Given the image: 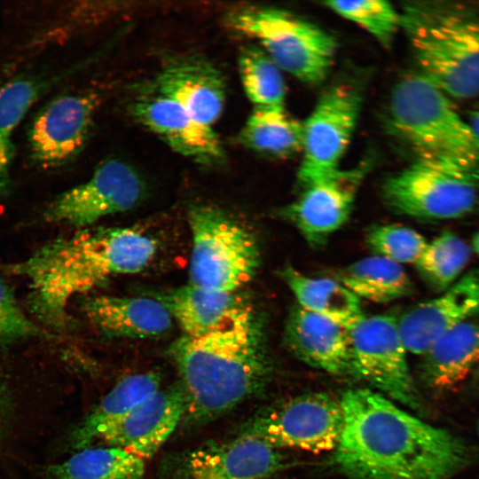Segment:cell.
Wrapping results in <instances>:
<instances>
[{"mask_svg": "<svg viewBox=\"0 0 479 479\" xmlns=\"http://www.w3.org/2000/svg\"><path fill=\"white\" fill-rule=\"evenodd\" d=\"M334 461L353 479H449L469 461L466 444L396 405L381 393L349 389Z\"/></svg>", "mask_w": 479, "mask_h": 479, "instance_id": "cell-1", "label": "cell"}, {"mask_svg": "<svg viewBox=\"0 0 479 479\" xmlns=\"http://www.w3.org/2000/svg\"><path fill=\"white\" fill-rule=\"evenodd\" d=\"M156 250L154 239L133 228H83L44 245L8 271L28 280L34 317L62 330L69 322L72 298L111 276L142 271Z\"/></svg>", "mask_w": 479, "mask_h": 479, "instance_id": "cell-2", "label": "cell"}, {"mask_svg": "<svg viewBox=\"0 0 479 479\" xmlns=\"http://www.w3.org/2000/svg\"><path fill=\"white\" fill-rule=\"evenodd\" d=\"M186 408L197 419L217 416L261 389L270 373L262 318L255 310L210 334H183L170 346Z\"/></svg>", "mask_w": 479, "mask_h": 479, "instance_id": "cell-3", "label": "cell"}, {"mask_svg": "<svg viewBox=\"0 0 479 479\" xmlns=\"http://www.w3.org/2000/svg\"><path fill=\"white\" fill-rule=\"evenodd\" d=\"M400 15L420 74L449 98L479 97V3L415 1Z\"/></svg>", "mask_w": 479, "mask_h": 479, "instance_id": "cell-4", "label": "cell"}, {"mask_svg": "<svg viewBox=\"0 0 479 479\" xmlns=\"http://www.w3.org/2000/svg\"><path fill=\"white\" fill-rule=\"evenodd\" d=\"M391 129L419 159L479 166V140L450 98L420 74L401 79L389 103Z\"/></svg>", "mask_w": 479, "mask_h": 479, "instance_id": "cell-5", "label": "cell"}, {"mask_svg": "<svg viewBox=\"0 0 479 479\" xmlns=\"http://www.w3.org/2000/svg\"><path fill=\"white\" fill-rule=\"evenodd\" d=\"M192 238L191 284L240 291L255 275L260 253L255 236L220 208L192 206L188 212Z\"/></svg>", "mask_w": 479, "mask_h": 479, "instance_id": "cell-6", "label": "cell"}, {"mask_svg": "<svg viewBox=\"0 0 479 479\" xmlns=\"http://www.w3.org/2000/svg\"><path fill=\"white\" fill-rule=\"evenodd\" d=\"M386 204L417 218L463 217L479 206V166L418 159L383 185Z\"/></svg>", "mask_w": 479, "mask_h": 479, "instance_id": "cell-7", "label": "cell"}, {"mask_svg": "<svg viewBox=\"0 0 479 479\" xmlns=\"http://www.w3.org/2000/svg\"><path fill=\"white\" fill-rule=\"evenodd\" d=\"M228 22L235 30L256 39L280 70L306 83L322 82L332 67L334 38L285 10L246 8L231 14Z\"/></svg>", "mask_w": 479, "mask_h": 479, "instance_id": "cell-8", "label": "cell"}, {"mask_svg": "<svg viewBox=\"0 0 479 479\" xmlns=\"http://www.w3.org/2000/svg\"><path fill=\"white\" fill-rule=\"evenodd\" d=\"M344 426L340 401L326 393L292 397L255 419L245 433L276 449L334 451Z\"/></svg>", "mask_w": 479, "mask_h": 479, "instance_id": "cell-9", "label": "cell"}, {"mask_svg": "<svg viewBox=\"0 0 479 479\" xmlns=\"http://www.w3.org/2000/svg\"><path fill=\"white\" fill-rule=\"evenodd\" d=\"M355 86L339 83L320 97L302 123V159L298 171L305 185L339 169L354 132L361 107Z\"/></svg>", "mask_w": 479, "mask_h": 479, "instance_id": "cell-10", "label": "cell"}, {"mask_svg": "<svg viewBox=\"0 0 479 479\" xmlns=\"http://www.w3.org/2000/svg\"><path fill=\"white\" fill-rule=\"evenodd\" d=\"M350 330L360 379L411 409L421 408L412 380L407 350L393 315L364 316Z\"/></svg>", "mask_w": 479, "mask_h": 479, "instance_id": "cell-11", "label": "cell"}, {"mask_svg": "<svg viewBox=\"0 0 479 479\" xmlns=\"http://www.w3.org/2000/svg\"><path fill=\"white\" fill-rule=\"evenodd\" d=\"M90 91L60 94L46 102L27 130L29 159L43 169L61 168L84 148L98 106Z\"/></svg>", "mask_w": 479, "mask_h": 479, "instance_id": "cell-12", "label": "cell"}, {"mask_svg": "<svg viewBox=\"0 0 479 479\" xmlns=\"http://www.w3.org/2000/svg\"><path fill=\"white\" fill-rule=\"evenodd\" d=\"M144 192L145 184L130 165L108 160L86 182L52 200L44 208L43 217L49 223L83 229L105 216L130 209Z\"/></svg>", "mask_w": 479, "mask_h": 479, "instance_id": "cell-13", "label": "cell"}, {"mask_svg": "<svg viewBox=\"0 0 479 479\" xmlns=\"http://www.w3.org/2000/svg\"><path fill=\"white\" fill-rule=\"evenodd\" d=\"M367 166L334 172L302 185L283 214L312 247L323 245L348 220Z\"/></svg>", "mask_w": 479, "mask_h": 479, "instance_id": "cell-14", "label": "cell"}, {"mask_svg": "<svg viewBox=\"0 0 479 479\" xmlns=\"http://www.w3.org/2000/svg\"><path fill=\"white\" fill-rule=\"evenodd\" d=\"M479 316V267L472 269L440 295L420 302L397 318L407 350L422 356L443 334Z\"/></svg>", "mask_w": 479, "mask_h": 479, "instance_id": "cell-15", "label": "cell"}, {"mask_svg": "<svg viewBox=\"0 0 479 479\" xmlns=\"http://www.w3.org/2000/svg\"><path fill=\"white\" fill-rule=\"evenodd\" d=\"M131 113L171 149L194 161L214 165L225 158L212 127L200 123L180 105L154 90L137 97Z\"/></svg>", "mask_w": 479, "mask_h": 479, "instance_id": "cell-16", "label": "cell"}, {"mask_svg": "<svg viewBox=\"0 0 479 479\" xmlns=\"http://www.w3.org/2000/svg\"><path fill=\"white\" fill-rule=\"evenodd\" d=\"M284 341L307 365L335 376L360 379L350 330L345 326L295 304L286 320Z\"/></svg>", "mask_w": 479, "mask_h": 479, "instance_id": "cell-17", "label": "cell"}, {"mask_svg": "<svg viewBox=\"0 0 479 479\" xmlns=\"http://www.w3.org/2000/svg\"><path fill=\"white\" fill-rule=\"evenodd\" d=\"M185 408L184 390L159 389L109 426L98 440L145 461L174 432Z\"/></svg>", "mask_w": 479, "mask_h": 479, "instance_id": "cell-18", "label": "cell"}, {"mask_svg": "<svg viewBox=\"0 0 479 479\" xmlns=\"http://www.w3.org/2000/svg\"><path fill=\"white\" fill-rule=\"evenodd\" d=\"M285 465L280 450L247 433L222 444L194 450L186 479H265Z\"/></svg>", "mask_w": 479, "mask_h": 479, "instance_id": "cell-19", "label": "cell"}, {"mask_svg": "<svg viewBox=\"0 0 479 479\" xmlns=\"http://www.w3.org/2000/svg\"><path fill=\"white\" fill-rule=\"evenodd\" d=\"M184 334L200 337L224 330L254 311L240 291L211 289L193 284L156 292Z\"/></svg>", "mask_w": 479, "mask_h": 479, "instance_id": "cell-20", "label": "cell"}, {"mask_svg": "<svg viewBox=\"0 0 479 479\" xmlns=\"http://www.w3.org/2000/svg\"><path fill=\"white\" fill-rule=\"evenodd\" d=\"M153 90L209 127L220 117L224 106L225 83L221 72L198 56L169 62L156 76Z\"/></svg>", "mask_w": 479, "mask_h": 479, "instance_id": "cell-21", "label": "cell"}, {"mask_svg": "<svg viewBox=\"0 0 479 479\" xmlns=\"http://www.w3.org/2000/svg\"><path fill=\"white\" fill-rule=\"evenodd\" d=\"M89 321L109 336L152 338L167 333L173 318L154 297L98 295L82 304Z\"/></svg>", "mask_w": 479, "mask_h": 479, "instance_id": "cell-22", "label": "cell"}, {"mask_svg": "<svg viewBox=\"0 0 479 479\" xmlns=\"http://www.w3.org/2000/svg\"><path fill=\"white\" fill-rule=\"evenodd\" d=\"M479 363V316L449 330L422 355L420 375L433 390H448Z\"/></svg>", "mask_w": 479, "mask_h": 479, "instance_id": "cell-23", "label": "cell"}, {"mask_svg": "<svg viewBox=\"0 0 479 479\" xmlns=\"http://www.w3.org/2000/svg\"><path fill=\"white\" fill-rule=\"evenodd\" d=\"M72 71L68 69L52 75H21L0 88V197L7 195L12 186L15 130L30 107Z\"/></svg>", "mask_w": 479, "mask_h": 479, "instance_id": "cell-24", "label": "cell"}, {"mask_svg": "<svg viewBox=\"0 0 479 479\" xmlns=\"http://www.w3.org/2000/svg\"><path fill=\"white\" fill-rule=\"evenodd\" d=\"M160 384V376L152 372L119 381L74 431V445L79 450L90 447L109 426L157 392Z\"/></svg>", "mask_w": 479, "mask_h": 479, "instance_id": "cell-25", "label": "cell"}, {"mask_svg": "<svg viewBox=\"0 0 479 479\" xmlns=\"http://www.w3.org/2000/svg\"><path fill=\"white\" fill-rule=\"evenodd\" d=\"M297 300V304L313 313L351 328L365 315L359 298L338 280L310 278L292 266L280 273Z\"/></svg>", "mask_w": 479, "mask_h": 479, "instance_id": "cell-26", "label": "cell"}, {"mask_svg": "<svg viewBox=\"0 0 479 479\" xmlns=\"http://www.w3.org/2000/svg\"><path fill=\"white\" fill-rule=\"evenodd\" d=\"M337 279L358 298L374 302H389L411 295L414 291L401 264L376 255L343 268Z\"/></svg>", "mask_w": 479, "mask_h": 479, "instance_id": "cell-27", "label": "cell"}, {"mask_svg": "<svg viewBox=\"0 0 479 479\" xmlns=\"http://www.w3.org/2000/svg\"><path fill=\"white\" fill-rule=\"evenodd\" d=\"M145 463L127 451L114 447H87L53 465L52 479H141Z\"/></svg>", "mask_w": 479, "mask_h": 479, "instance_id": "cell-28", "label": "cell"}, {"mask_svg": "<svg viewBox=\"0 0 479 479\" xmlns=\"http://www.w3.org/2000/svg\"><path fill=\"white\" fill-rule=\"evenodd\" d=\"M240 138L251 150L285 158L302 152V123L290 117L284 107H255Z\"/></svg>", "mask_w": 479, "mask_h": 479, "instance_id": "cell-29", "label": "cell"}, {"mask_svg": "<svg viewBox=\"0 0 479 479\" xmlns=\"http://www.w3.org/2000/svg\"><path fill=\"white\" fill-rule=\"evenodd\" d=\"M470 250L462 238L445 231L428 241L415 265L429 286L443 292L460 278L470 259Z\"/></svg>", "mask_w": 479, "mask_h": 479, "instance_id": "cell-30", "label": "cell"}, {"mask_svg": "<svg viewBox=\"0 0 479 479\" xmlns=\"http://www.w3.org/2000/svg\"><path fill=\"white\" fill-rule=\"evenodd\" d=\"M239 71L245 93L255 107H284L286 85L280 68L258 47L244 48Z\"/></svg>", "mask_w": 479, "mask_h": 479, "instance_id": "cell-31", "label": "cell"}, {"mask_svg": "<svg viewBox=\"0 0 479 479\" xmlns=\"http://www.w3.org/2000/svg\"><path fill=\"white\" fill-rule=\"evenodd\" d=\"M324 4L365 29L384 45L389 44L401 27V15L386 1H326Z\"/></svg>", "mask_w": 479, "mask_h": 479, "instance_id": "cell-32", "label": "cell"}, {"mask_svg": "<svg viewBox=\"0 0 479 479\" xmlns=\"http://www.w3.org/2000/svg\"><path fill=\"white\" fill-rule=\"evenodd\" d=\"M366 243L376 255L399 264H415L428 241L412 228L399 224H384L375 226L369 231Z\"/></svg>", "mask_w": 479, "mask_h": 479, "instance_id": "cell-33", "label": "cell"}, {"mask_svg": "<svg viewBox=\"0 0 479 479\" xmlns=\"http://www.w3.org/2000/svg\"><path fill=\"white\" fill-rule=\"evenodd\" d=\"M47 335L23 310L12 287L0 277V346Z\"/></svg>", "mask_w": 479, "mask_h": 479, "instance_id": "cell-34", "label": "cell"}, {"mask_svg": "<svg viewBox=\"0 0 479 479\" xmlns=\"http://www.w3.org/2000/svg\"><path fill=\"white\" fill-rule=\"evenodd\" d=\"M467 122L479 140V99L469 109Z\"/></svg>", "mask_w": 479, "mask_h": 479, "instance_id": "cell-35", "label": "cell"}, {"mask_svg": "<svg viewBox=\"0 0 479 479\" xmlns=\"http://www.w3.org/2000/svg\"><path fill=\"white\" fill-rule=\"evenodd\" d=\"M471 385L475 390H479V363L471 373Z\"/></svg>", "mask_w": 479, "mask_h": 479, "instance_id": "cell-36", "label": "cell"}, {"mask_svg": "<svg viewBox=\"0 0 479 479\" xmlns=\"http://www.w3.org/2000/svg\"><path fill=\"white\" fill-rule=\"evenodd\" d=\"M472 248L479 256V231L475 234L472 240Z\"/></svg>", "mask_w": 479, "mask_h": 479, "instance_id": "cell-37", "label": "cell"}]
</instances>
